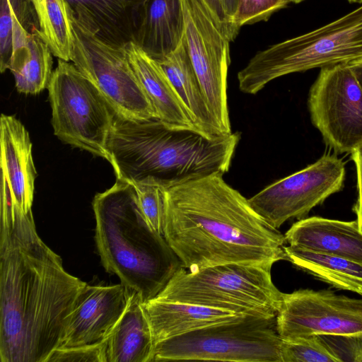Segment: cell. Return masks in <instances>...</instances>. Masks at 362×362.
<instances>
[{
    "instance_id": "obj_35",
    "label": "cell",
    "mask_w": 362,
    "mask_h": 362,
    "mask_svg": "<svg viewBox=\"0 0 362 362\" xmlns=\"http://www.w3.org/2000/svg\"><path fill=\"white\" fill-rule=\"evenodd\" d=\"M349 3L354 4H362V0H346Z\"/></svg>"
},
{
    "instance_id": "obj_24",
    "label": "cell",
    "mask_w": 362,
    "mask_h": 362,
    "mask_svg": "<svg viewBox=\"0 0 362 362\" xmlns=\"http://www.w3.org/2000/svg\"><path fill=\"white\" fill-rule=\"evenodd\" d=\"M52 54L39 29L30 33L26 44L13 52L8 68L18 91L37 94L47 88L53 72Z\"/></svg>"
},
{
    "instance_id": "obj_34",
    "label": "cell",
    "mask_w": 362,
    "mask_h": 362,
    "mask_svg": "<svg viewBox=\"0 0 362 362\" xmlns=\"http://www.w3.org/2000/svg\"><path fill=\"white\" fill-rule=\"evenodd\" d=\"M362 86V58L349 63Z\"/></svg>"
},
{
    "instance_id": "obj_25",
    "label": "cell",
    "mask_w": 362,
    "mask_h": 362,
    "mask_svg": "<svg viewBox=\"0 0 362 362\" xmlns=\"http://www.w3.org/2000/svg\"><path fill=\"white\" fill-rule=\"evenodd\" d=\"M39 25V35L52 55L69 62L74 35L71 11L66 0H30Z\"/></svg>"
},
{
    "instance_id": "obj_28",
    "label": "cell",
    "mask_w": 362,
    "mask_h": 362,
    "mask_svg": "<svg viewBox=\"0 0 362 362\" xmlns=\"http://www.w3.org/2000/svg\"><path fill=\"white\" fill-rule=\"evenodd\" d=\"M289 0H240L233 23L238 30L245 25L265 21L286 7Z\"/></svg>"
},
{
    "instance_id": "obj_22",
    "label": "cell",
    "mask_w": 362,
    "mask_h": 362,
    "mask_svg": "<svg viewBox=\"0 0 362 362\" xmlns=\"http://www.w3.org/2000/svg\"><path fill=\"white\" fill-rule=\"evenodd\" d=\"M157 62L184 103L197 129L212 136L223 134L209 110L184 37L175 50Z\"/></svg>"
},
{
    "instance_id": "obj_33",
    "label": "cell",
    "mask_w": 362,
    "mask_h": 362,
    "mask_svg": "<svg viewBox=\"0 0 362 362\" xmlns=\"http://www.w3.org/2000/svg\"><path fill=\"white\" fill-rule=\"evenodd\" d=\"M219 1L221 2V4L222 6V8H223L226 15L228 16V18L230 19V21L234 25L233 18L236 13L237 10H238L240 0H219Z\"/></svg>"
},
{
    "instance_id": "obj_6",
    "label": "cell",
    "mask_w": 362,
    "mask_h": 362,
    "mask_svg": "<svg viewBox=\"0 0 362 362\" xmlns=\"http://www.w3.org/2000/svg\"><path fill=\"white\" fill-rule=\"evenodd\" d=\"M271 264L228 263L196 270L180 267L155 297L257 316H276L282 292Z\"/></svg>"
},
{
    "instance_id": "obj_19",
    "label": "cell",
    "mask_w": 362,
    "mask_h": 362,
    "mask_svg": "<svg viewBox=\"0 0 362 362\" xmlns=\"http://www.w3.org/2000/svg\"><path fill=\"white\" fill-rule=\"evenodd\" d=\"M154 346L163 341L244 315L232 310L153 298L143 303Z\"/></svg>"
},
{
    "instance_id": "obj_21",
    "label": "cell",
    "mask_w": 362,
    "mask_h": 362,
    "mask_svg": "<svg viewBox=\"0 0 362 362\" xmlns=\"http://www.w3.org/2000/svg\"><path fill=\"white\" fill-rule=\"evenodd\" d=\"M143 303L131 291L125 310L105 339L107 362H152L154 343Z\"/></svg>"
},
{
    "instance_id": "obj_29",
    "label": "cell",
    "mask_w": 362,
    "mask_h": 362,
    "mask_svg": "<svg viewBox=\"0 0 362 362\" xmlns=\"http://www.w3.org/2000/svg\"><path fill=\"white\" fill-rule=\"evenodd\" d=\"M61 361L107 362L105 341L89 345L57 348L46 361Z\"/></svg>"
},
{
    "instance_id": "obj_26",
    "label": "cell",
    "mask_w": 362,
    "mask_h": 362,
    "mask_svg": "<svg viewBox=\"0 0 362 362\" xmlns=\"http://www.w3.org/2000/svg\"><path fill=\"white\" fill-rule=\"evenodd\" d=\"M281 362H339L320 335L282 340Z\"/></svg>"
},
{
    "instance_id": "obj_27",
    "label": "cell",
    "mask_w": 362,
    "mask_h": 362,
    "mask_svg": "<svg viewBox=\"0 0 362 362\" xmlns=\"http://www.w3.org/2000/svg\"><path fill=\"white\" fill-rule=\"evenodd\" d=\"M136 187L141 208L150 226L156 232L163 235V219L165 213V188L140 184Z\"/></svg>"
},
{
    "instance_id": "obj_14",
    "label": "cell",
    "mask_w": 362,
    "mask_h": 362,
    "mask_svg": "<svg viewBox=\"0 0 362 362\" xmlns=\"http://www.w3.org/2000/svg\"><path fill=\"white\" fill-rule=\"evenodd\" d=\"M123 284L81 288L68 316L57 348L104 341L125 310L130 296Z\"/></svg>"
},
{
    "instance_id": "obj_3",
    "label": "cell",
    "mask_w": 362,
    "mask_h": 362,
    "mask_svg": "<svg viewBox=\"0 0 362 362\" xmlns=\"http://www.w3.org/2000/svg\"><path fill=\"white\" fill-rule=\"evenodd\" d=\"M240 133L209 136L157 118L132 119L115 113L107 149L117 180L165 189L226 173Z\"/></svg>"
},
{
    "instance_id": "obj_9",
    "label": "cell",
    "mask_w": 362,
    "mask_h": 362,
    "mask_svg": "<svg viewBox=\"0 0 362 362\" xmlns=\"http://www.w3.org/2000/svg\"><path fill=\"white\" fill-rule=\"evenodd\" d=\"M71 59L101 92L115 113L132 119L156 118L124 47L112 45L87 28L71 12Z\"/></svg>"
},
{
    "instance_id": "obj_12",
    "label": "cell",
    "mask_w": 362,
    "mask_h": 362,
    "mask_svg": "<svg viewBox=\"0 0 362 362\" xmlns=\"http://www.w3.org/2000/svg\"><path fill=\"white\" fill-rule=\"evenodd\" d=\"M184 39L209 110L221 134L232 133L227 97L230 41L198 0H182Z\"/></svg>"
},
{
    "instance_id": "obj_36",
    "label": "cell",
    "mask_w": 362,
    "mask_h": 362,
    "mask_svg": "<svg viewBox=\"0 0 362 362\" xmlns=\"http://www.w3.org/2000/svg\"><path fill=\"white\" fill-rule=\"evenodd\" d=\"M304 0H289L290 2L294 3V4H298L300 2H302Z\"/></svg>"
},
{
    "instance_id": "obj_5",
    "label": "cell",
    "mask_w": 362,
    "mask_h": 362,
    "mask_svg": "<svg viewBox=\"0 0 362 362\" xmlns=\"http://www.w3.org/2000/svg\"><path fill=\"white\" fill-rule=\"evenodd\" d=\"M362 58V6L307 33L257 52L238 74L240 90L255 95L272 81Z\"/></svg>"
},
{
    "instance_id": "obj_1",
    "label": "cell",
    "mask_w": 362,
    "mask_h": 362,
    "mask_svg": "<svg viewBox=\"0 0 362 362\" xmlns=\"http://www.w3.org/2000/svg\"><path fill=\"white\" fill-rule=\"evenodd\" d=\"M0 361L46 362L59 345L75 300L86 284L38 235L1 185Z\"/></svg>"
},
{
    "instance_id": "obj_7",
    "label": "cell",
    "mask_w": 362,
    "mask_h": 362,
    "mask_svg": "<svg viewBox=\"0 0 362 362\" xmlns=\"http://www.w3.org/2000/svg\"><path fill=\"white\" fill-rule=\"evenodd\" d=\"M276 316L244 315L156 344L152 362H281Z\"/></svg>"
},
{
    "instance_id": "obj_20",
    "label": "cell",
    "mask_w": 362,
    "mask_h": 362,
    "mask_svg": "<svg viewBox=\"0 0 362 362\" xmlns=\"http://www.w3.org/2000/svg\"><path fill=\"white\" fill-rule=\"evenodd\" d=\"M184 32L182 0H146L133 42L158 61L177 48Z\"/></svg>"
},
{
    "instance_id": "obj_13",
    "label": "cell",
    "mask_w": 362,
    "mask_h": 362,
    "mask_svg": "<svg viewBox=\"0 0 362 362\" xmlns=\"http://www.w3.org/2000/svg\"><path fill=\"white\" fill-rule=\"evenodd\" d=\"M276 322L282 340L360 333L362 298L338 295L331 290L305 288L283 293Z\"/></svg>"
},
{
    "instance_id": "obj_2",
    "label": "cell",
    "mask_w": 362,
    "mask_h": 362,
    "mask_svg": "<svg viewBox=\"0 0 362 362\" xmlns=\"http://www.w3.org/2000/svg\"><path fill=\"white\" fill-rule=\"evenodd\" d=\"M211 175L166 189L163 236L188 270L286 259L284 235L248 199Z\"/></svg>"
},
{
    "instance_id": "obj_32",
    "label": "cell",
    "mask_w": 362,
    "mask_h": 362,
    "mask_svg": "<svg viewBox=\"0 0 362 362\" xmlns=\"http://www.w3.org/2000/svg\"><path fill=\"white\" fill-rule=\"evenodd\" d=\"M351 158L354 162L357 174L358 199L353 209L357 216V222L359 228L362 230V144L359 145L351 153Z\"/></svg>"
},
{
    "instance_id": "obj_4",
    "label": "cell",
    "mask_w": 362,
    "mask_h": 362,
    "mask_svg": "<svg viewBox=\"0 0 362 362\" xmlns=\"http://www.w3.org/2000/svg\"><path fill=\"white\" fill-rule=\"evenodd\" d=\"M101 262L143 303L155 298L182 267L163 235L148 225L134 185L117 180L93 200Z\"/></svg>"
},
{
    "instance_id": "obj_8",
    "label": "cell",
    "mask_w": 362,
    "mask_h": 362,
    "mask_svg": "<svg viewBox=\"0 0 362 362\" xmlns=\"http://www.w3.org/2000/svg\"><path fill=\"white\" fill-rule=\"evenodd\" d=\"M47 89L54 134L109 161L115 112L98 88L74 64L59 59Z\"/></svg>"
},
{
    "instance_id": "obj_17",
    "label": "cell",
    "mask_w": 362,
    "mask_h": 362,
    "mask_svg": "<svg viewBox=\"0 0 362 362\" xmlns=\"http://www.w3.org/2000/svg\"><path fill=\"white\" fill-rule=\"evenodd\" d=\"M74 16L105 42H133L146 0H66Z\"/></svg>"
},
{
    "instance_id": "obj_16",
    "label": "cell",
    "mask_w": 362,
    "mask_h": 362,
    "mask_svg": "<svg viewBox=\"0 0 362 362\" xmlns=\"http://www.w3.org/2000/svg\"><path fill=\"white\" fill-rule=\"evenodd\" d=\"M284 237L291 247L337 256L362 265V230L356 220L304 218L294 223Z\"/></svg>"
},
{
    "instance_id": "obj_30",
    "label": "cell",
    "mask_w": 362,
    "mask_h": 362,
    "mask_svg": "<svg viewBox=\"0 0 362 362\" xmlns=\"http://www.w3.org/2000/svg\"><path fill=\"white\" fill-rule=\"evenodd\" d=\"M339 362H362V332L348 335H320Z\"/></svg>"
},
{
    "instance_id": "obj_18",
    "label": "cell",
    "mask_w": 362,
    "mask_h": 362,
    "mask_svg": "<svg viewBox=\"0 0 362 362\" xmlns=\"http://www.w3.org/2000/svg\"><path fill=\"white\" fill-rule=\"evenodd\" d=\"M123 47L153 108L156 117L172 126L197 129L158 62L134 42H129Z\"/></svg>"
},
{
    "instance_id": "obj_15",
    "label": "cell",
    "mask_w": 362,
    "mask_h": 362,
    "mask_svg": "<svg viewBox=\"0 0 362 362\" xmlns=\"http://www.w3.org/2000/svg\"><path fill=\"white\" fill-rule=\"evenodd\" d=\"M0 146L1 182L6 185L13 204L28 213L33 204L37 172L29 133L14 116H1Z\"/></svg>"
},
{
    "instance_id": "obj_10",
    "label": "cell",
    "mask_w": 362,
    "mask_h": 362,
    "mask_svg": "<svg viewBox=\"0 0 362 362\" xmlns=\"http://www.w3.org/2000/svg\"><path fill=\"white\" fill-rule=\"evenodd\" d=\"M308 104L313 124L334 151L351 153L362 144V86L349 63L321 68Z\"/></svg>"
},
{
    "instance_id": "obj_11",
    "label": "cell",
    "mask_w": 362,
    "mask_h": 362,
    "mask_svg": "<svg viewBox=\"0 0 362 362\" xmlns=\"http://www.w3.org/2000/svg\"><path fill=\"white\" fill-rule=\"evenodd\" d=\"M345 164L325 154L314 163L268 185L248 199L253 209L278 229L291 218H304L316 206L344 187Z\"/></svg>"
},
{
    "instance_id": "obj_31",
    "label": "cell",
    "mask_w": 362,
    "mask_h": 362,
    "mask_svg": "<svg viewBox=\"0 0 362 362\" xmlns=\"http://www.w3.org/2000/svg\"><path fill=\"white\" fill-rule=\"evenodd\" d=\"M214 21L220 31L233 41L239 30L226 15L219 0H198Z\"/></svg>"
},
{
    "instance_id": "obj_23",
    "label": "cell",
    "mask_w": 362,
    "mask_h": 362,
    "mask_svg": "<svg viewBox=\"0 0 362 362\" xmlns=\"http://www.w3.org/2000/svg\"><path fill=\"white\" fill-rule=\"evenodd\" d=\"M286 259L332 286L362 296V265L334 255L284 246Z\"/></svg>"
}]
</instances>
